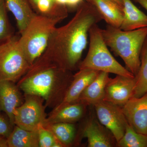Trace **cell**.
Wrapping results in <instances>:
<instances>
[{
    "instance_id": "obj_1",
    "label": "cell",
    "mask_w": 147,
    "mask_h": 147,
    "mask_svg": "<svg viewBox=\"0 0 147 147\" xmlns=\"http://www.w3.org/2000/svg\"><path fill=\"white\" fill-rule=\"evenodd\" d=\"M102 20L91 4L82 1L73 18L54 29L46 50L37 59L64 71L74 70L86 47L90 29Z\"/></svg>"
},
{
    "instance_id": "obj_2",
    "label": "cell",
    "mask_w": 147,
    "mask_h": 147,
    "mask_svg": "<svg viewBox=\"0 0 147 147\" xmlns=\"http://www.w3.org/2000/svg\"><path fill=\"white\" fill-rule=\"evenodd\" d=\"M71 71L54 65L36 60L17 85L25 96L34 95L45 100L46 105L56 107L62 101L67 90Z\"/></svg>"
},
{
    "instance_id": "obj_3",
    "label": "cell",
    "mask_w": 147,
    "mask_h": 147,
    "mask_svg": "<svg viewBox=\"0 0 147 147\" xmlns=\"http://www.w3.org/2000/svg\"><path fill=\"white\" fill-rule=\"evenodd\" d=\"M101 32L108 47L122 59L127 69L136 76L141 65L140 54L147 36V27L124 31L108 25Z\"/></svg>"
},
{
    "instance_id": "obj_4",
    "label": "cell",
    "mask_w": 147,
    "mask_h": 147,
    "mask_svg": "<svg viewBox=\"0 0 147 147\" xmlns=\"http://www.w3.org/2000/svg\"><path fill=\"white\" fill-rule=\"evenodd\" d=\"M59 17L36 14L18 38L21 49L31 66L42 55Z\"/></svg>"
},
{
    "instance_id": "obj_5",
    "label": "cell",
    "mask_w": 147,
    "mask_h": 147,
    "mask_svg": "<svg viewBox=\"0 0 147 147\" xmlns=\"http://www.w3.org/2000/svg\"><path fill=\"white\" fill-rule=\"evenodd\" d=\"M90 45L86 58L79 64V69H90L134 78L135 76L119 63L111 55L97 24L90 29Z\"/></svg>"
},
{
    "instance_id": "obj_6",
    "label": "cell",
    "mask_w": 147,
    "mask_h": 147,
    "mask_svg": "<svg viewBox=\"0 0 147 147\" xmlns=\"http://www.w3.org/2000/svg\"><path fill=\"white\" fill-rule=\"evenodd\" d=\"M18 38L14 35L0 44V80L16 83L30 67L19 45Z\"/></svg>"
},
{
    "instance_id": "obj_7",
    "label": "cell",
    "mask_w": 147,
    "mask_h": 147,
    "mask_svg": "<svg viewBox=\"0 0 147 147\" xmlns=\"http://www.w3.org/2000/svg\"><path fill=\"white\" fill-rule=\"evenodd\" d=\"M23 104L16 108L14 113V125L21 128L37 131L44 125L47 116L46 106L41 97L34 95H26Z\"/></svg>"
},
{
    "instance_id": "obj_8",
    "label": "cell",
    "mask_w": 147,
    "mask_h": 147,
    "mask_svg": "<svg viewBox=\"0 0 147 147\" xmlns=\"http://www.w3.org/2000/svg\"><path fill=\"white\" fill-rule=\"evenodd\" d=\"M94 106L100 123L110 130L117 143L118 142L123 136L128 123L121 108L103 100Z\"/></svg>"
},
{
    "instance_id": "obj_9",
    "label": "cell",
    "mask_w": 147,
    "mask_h": 147,
    "mask_svg": "<svg viewBox=\"0 0 147 147\" xmlns=\"http://www.w3.org/2000/svg\"><path fill=\"white\" fill-rule=\"evenodd\" d=\"M136 79L117 75L109 77L105 88L103 100L123 106L133 96Z\"/></svg>"
},
{
    "instance_id": "obj_10",
    "label": "cell",
    "mask_w": 147,
    "mask_h": 147,
    "mask_svg": "<svg viewBox=\"0 0 147 147\" xmlns=\"http://www.w3.org/2000/svg\"><path fill=\"white\" fill-rule=\"evenodd\" d=\"M121 109L133 129L147 135V92L141 97L132 96L122 106Z\"/></svg>"
},
{
    "instance_id": "obj_11",
    "label": "cell",
    "mask_w": 147,
    "mask_h": 147,
    "mask_svg": "<svg viewBox=\"0 0 147 147\" xmlns=\"http://www.w3.org/2000/svg\"><path fill=\"white\" fill-rule=\"evenodd\" d=\"M23 100L20 89L15 83L0 80V111L5 113L13 125L15 110L23 104Z\"/></svg>"
},
{
    "instance_id": "obj_12",
    "label": "cell",
    "mask_w": 147,
    "mask_h": 147,
    "mask_svg": "<svg viewBox=\"0 0 147 147\" xmlns=\"http://www.w3.org/2000/svg\"><path fill=\"white\" fill-rule=\"evenodd\" d=\"M84 105L79 102H61L47 117L44 125L57 123H74L76 122L84 115Z\"/></svg>"
},
{
    "instance_id": "obj_13",
    "label": "cell",
    "mask_w": 147,
    "mask_h": 147,
    "mask_svg": "<svg viewBox=\"0 0 147 147\" xmlns=\"http://www.w3.org/2000/svg\"><path fill=\"white\" fill-rule=\"evenodd\" d=\"M100 71L90 69H79V71L73 75L71 84H69L61 102L69 103L77 102L82 92L94 80Z\"/></svg>"
},
{
    "instance_id": "obj_14",
    "label": "cell",
    "mask_w": 147,
    "mask_h": 147,
    "mask_svg": "<svg viewBox=\"0 0 147 147\" xmlns=\"http://www.w3.org/2000/svg\"><path fill=\"white\" fill-rule=\"evenodd\" d=\"M96 8L108 25L119 28L123 19L122 9L111 0H85Z\"/></svg>"
},
{
    "instance_id": "obj_15",
    "label": "cell",
    "mask_w": 147,
    "mask_h": 147,
    "mask_svg": "<svg viewBox=\"0 0 147 147\" xmlns=\"http://www.w3.org/2000/svg\"><path fill=\"white\" fill-rule=\"evenodd\" d=\"M109 73L100 71L94 80L87 87L79 96L77 102L94 105L103 100Z\"/></svg>"
},
{
    "instance_id": "obj_16",
    "label": "cell",
    "mask_w": 147,
    "mask_h": 147,
    "mask_svg": "<svg viewBox=\"0 0 147 147\" xmlns=\"http://www.w3.org/2000/svg\"><path fill=\"white\" fill-rule=\"evenodd\" d=\"M7 11L12 13L16 19L21 34L36 13L28 0H5Z\"/></svg>"
},
{
    "instance_id": "obj_17",
    "label": "cell",
    "mask_w": 147,
    "mask_h": 147,
    "mask_svg": "<svg viewBox=\"0 0 147 147\" xmlns=\"http://www.w3.org/2000/svg\"><path fill=\"white\" fill-rule=\"evenodd\" d=\"M123 17L119 28L131 31L147 27V16L137 8L131 0H122Z\"/></svg>"
},
{
    "instance_id": "obj_18",
    "label": "cell",
    "mask_w": 147,
    "mask_h": 147,
    "mask_svg": "<svg viewBox=\"0 0 147 147\" xmlns=\"http://www.w3.org/2000/svg\"><path fill=\"white\" fill-rule=\"evenodd\" d=\"M83 136L88 139L89 147H111L113 140L105 128L96 121H90L87 123L83 131Z\"/></svg>"
},
{
    "instance_id": "obj_19",
    "label": "cell",
    "mask_w": 147,
    "mask_h": 147,
    "mask_svg": "<svg viewBox=\"0 0 147 147\" xmlns=\"http://www.w3.org/2000/svg\"><path fill=\"white\" fill-rule=\"evenodd\" d=\"M8 147H38L37 131L26 130L15 125L7 138Z\"/></svg>"
},
{
    "instance_id": "obj_20",
    "label": "cell",
    "mask_w": 147,
    "mask_h": 147,
    "mask_svg": "<svg viewBox=\"0 0 147 147\" xmlns=\"http://www.w3.org/2000/svg\"><path fill=\"white\" fill-rule=\"evenodd\" d=\"M37 14L65 19L68 16L67 6L59 4L55 0H28Z\"/></svg>"
},
{
    "instance_id": "obj_21",
    "label": "cell",
    "mask_w": 147,
    "mask_h": 147,
    "mask_svg": "<svg viewBox=\"0 0 147 147\" xmlns=\"http://www.w3.org/2000/svg\"><path fill=\"white\" fill-rule=\"evenodd\" d=\"M43 126L53 134L63 147L70 146L75 139L76 128L74 123H57L48 124Z\"/></svg>"
},
{
    "instance_id": "obj_22",
    "label": "cell",
    "mask_w": 147,
    "mask_h": 147,
    "mask_svg": "<svg viewBox=\"0 0 147 147\" xmlns=\"http://www.w3.org/2000/svg\"><path fill=\"white\" fill-rule=\"evenodd\" d=\"M141 65L136 79L133 96L140 97L147 92V36L140 54Z\"/></svg>"
},
{
    "instance_id": "obj_23",
    "label": "cell",
    "mask_w": 147,
    "mask_h": 147,
    "mask_svg": "<svg viewBox=\"0 0 147 147\" xmlns=\"http://www.w3.org/2000/svg\"><path fill=\"white\" fill-rule=\"evenodd\" d=\"M117 144L120 147H147V135L137 132L128 123L123 136Z\"/></svg>"
},
{
    "instance_id": "obj_24",
    "label": "cell",
    "mask_w": 147,
    "mask_h": 147,
    "mask_svg": "<svg viewBox=\"0 0 147 147\" xmlns=\"http://www.w3.org/2000/svg\"><path fill=\"white\" fill-rule=\"evenodd\" d=\"M7 11L5 0H0V44L14 36L7 16Z\"/></svg>"
},
{
    "instance_id": "obj_25",
    "label": "cell",
    "mask_w": 147,
    "mask_h": 147,
    "mask_svg": "<svg viewBox=\"0 0 147 147\" xmlns=\"http://www.w3.org/2000/svg\"><path fill=\"white\" fill-rule=\"evenodd\" d=\"M39 147H63V145L43 125L38 129Z\"/></svg>"
},
{
    "instance_id": "obj_26",
    "label": "cell",
    "mask_w": 147,
    "mask_h": 147,
    "mask_svg": "<svg viewBox=\"0 0 147 147\" xmlns=\"http://www.w3.org/2000/svg\"><path fill=\"white\" fill-rule=\"evenodd\" d=\"M14 125L11 124L8 117L0 114V136L7 138L9 136Z\"/></svg>"
},
{
    "instance_id": "obj_27",
    "label": "cell",
    "mask_w": 147,
    "mask_h": 147,
    "mask_svg": "<svg viewBox=\"0 0 147 147\" xmlns=\"http://www.w3.org/2000/svg\"><path fill=\"white\" fill-rule=\"evenodd\" d=\"M0 147H8L7 138L0 136Z\"/></svg>"
},
{
    "instance_id": "obj_28",
    "label": "cell",
    "mask_w": 147,
    "mask_h": 147,
    "mask_svg": "<svg viewBox=\"0 0 147 147\" xmlns=\"http://www.w3.org/2000/svg\"><path fill=\"white\" fill-rule=\"evenodd\" d=\"M133 1L141 5L147 10V0H133Z\"/></svg>"
},
{
    "instance_id": "obj_29",
    "label": "cell",
    "mask_w": 147,
    "mask_h": 147,
    "mask_svg": "<svg viewBox=\"0 0 147 147\" xmlns=\"http://www.w3.org/2000/svg\"><path fill=\"white\" fill-rule=\"evenodd\" d=\"M55 1L59 4L66 5L67 7L68 0H55Z\"/></svg>"
},
{
    "instance_id": "obj_30",
    "label": "cell",
    "mask_w": 147,
    "mask_h": 147,
    "mask_svg": "<svg viewBox=\"0 0 147 147\" xmlns=\"http://www.w3.org/2000/svg\"><path fill=\"white\" fill-rule=\"evenodd\" d=\"M113 1L114 2L116 3L120 7L123 9V2L122 0H111Z\"/></svg>"
}]
</instances>
